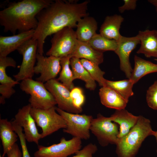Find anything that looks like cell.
Returning a JSON list of instances; mask_svg holds the SVG:
<instances>
[{"label": "cell", "mask_w": 157, "mask_h": 157, "mask_svg": "<svg viewBox=\"0 0 157 157\" xmlns=\"http://www.w3.org/2000/svg\"><path fill=\"white\" fill-rule=\"evenodd\" d=\"M89 2L56 0L41 10L36 16L38 24L32 38L38 42L37 53L43 55L47 37L65 27H76L79 20L88 16Z\"/></svg>", "instance_id": "cell-1"}, {"label": "cell", "mask_w": 157, "mask_h": 157, "mask_svg": "<svg viewBox=\"0 0 157 157\" xmlns=\"http://www.w3.org/2000/svg\"><path fill=\"white\" fill-rule=\"evenodd\" d=\"M50 0H22L10 2L0 11V24L5 32L15 35L35 29L38 24L36 16L52 2Z\"/></svg>", "instance_id": "cell-2"}, {"label": "cell", "mask_w": 157, "mask_h": 157, "mask_svg": "<svg viewBox=\"0 0 157 157\" xmlns=\"http://www.w3.org/2000/svg\"><path fill=\"white\" fill-rule=\"evenodd\" d=\"M149 119L139 116L135 124L124 136L118 139L116 152L118 157H135L143 141L148 136L153 135Z\"/></svg>", "instance_id": "cell-3"}, {"label": "cell", "mask_w": 157, "mask_h": 157, "mask_svg": "<svg viewBox=\"0 0 157 157\" xmlns=\"http://www.w3.org/2000/svg\"><path fill=\"white\" fill-rule=\"evenodd\" d=\"M19 86L22 90L30 95L28 101L31 108L47 109L57 104L53 96L42 82L27 79L21 81Z\"/></svg>", "instance_id": "cell-4"}, {"label": "cell", "mask_w": 157, "mask_h": 157, "mask_svg": "<svg viewBox=\"0 0 157 157\" xmlns=\"http://www.w3.org/2000/svg\"><path fill=\"white\" fill-rule=\"evenodd\" d=\"M56 107L55 106L47 109L31 108V116L37 126L42 129V138L66 127L65 120L57 112Z\"/></svg>", "instance_id": "cell-5"}, {"label": "cell", "mask_w": 157, "mask_h": 157, "mask_svg": "<svg viewBox=\"0 0 157 157\" xmlns=\"http://www.w3.org/2000/svg\"><path fill=\"white\" fill-rule=\"evenodd\" d=\"M78 41L73 28L65 27L53 34L51 40V46L46 54L60 58L70 56L74 50Z\"/></svg>", "instance_id": "cell-6"}, {"label": "cell", "mask_w": 157, "mask_h": 157, "mask_svg": "<svg viewBox=\"0 0 157 157\" xmlns=\"http://www.w3.org/2000/svg\"><path fill=\"white\" fill-rule=\"evenodd\" d=\"M56 110L66 122L67 126L63 129L64 132L81 140L89 139L91 124L93 118L92 115L69 113L56 107Z\"/></svg>", "instance_id": "cell-7"}, {"label": "cell", "mask_w": 157, "mask_h": 157, "mask_svg": "<svg viewBox=\"0 0 157 157\" xmlns=\"http://www.w3.org/2000/svg\"><path fill=\"white\" fill-rule=\"evenodd\" d=\"M109 117L98 114L92 119L90 131L96 137L99 144L105 147L109 144H116L118 140L119 126Z\"/></svg>", "instance_id": "cell-8"}, {"label": "cell", "mask_w": 157, "mask_h": 157, "mask_svg": "<svg viewBox=\"0 0 157 157\" xmlns=\"http://www.w3.org/2000/svg\"><path fill=\"white\" fill-rule=\"evenodd\" d=\"M38 42L32 38L21 45L17 49L22 56V60L19 72L13 76L19 82L32 78L34 75V69L36 60Z\"/></svg>", "instance_id": "cell-9"}, {"label": "cell", "mask_w": 157, "mask_h": 157, "mask_svg": "<svg viewBox=\"0 0 157 157\" xmlns=\"http://www.w3.org/2000/svg\"><path fill=\"white\" fill-rule=\"evenodd\" d=\"M81 140L73 137L69 140L62 138L59 143L49 146L38 145L34 157H68L81 149Z\"/></svg>", "instance_id": "cell-10"}, {"label": "cell", "mask_w": 157, "mask_h": 157, "mask_svg": "<svg viewBox=\"0 0 157 157\" xmlns=\"http://www.w3.org/2000/svg\"><path fill=\"white\" fill-rule=\"evenodd\" d=\"M46 88L55 99L58 108L69 113L79 114L82 111L74 106L70 96V90L56 78L44 83Z\"/></svg>", "instance_id": "cell-11"}, {"label": "cell", "mask_w": 157, "mask_h": 157, "mask_svg": "<svg viewBox=\"0 0 157 157\" xmlns=\"http://www.w3.org/2000/svg\"><path fill=\"white\" fill-rule=\"evenodd\" d=\"M36 61L34 74L40 75L36 80L44 83L55 78L61 71L60 58L52 56L45 57L37 53Z\"/></svg>", "instance_id": "cell-12"}, {"label": "cell", "mask_w": 157, "mask_h": 157, "mask_svg": "<svg viewBox=\"0 0 157 157\" xmlns=\"http://www.w3.org/2000/svg\"><path fill=\"white\" fill-rule=\"evenodd\" d=\"M30 104L19 108L14 119L15 122L23 129L26 140L28 142H34L38 145L42 139L41 133H39L35 122L31 116Z\"/></svg>", "instance_id": "cell-13"}, {"label": "cell", "mask_w": 157, "mask_h": 157, "mask_svg": "<svg viewBox=\"0 0 157 157\" xmlns=\"http://www.w3.org/2000/svg\"><path fill=\"white\" fill-rule=\"evenodd\" d=\"M117 41V47L114 51L119 57L120 69L129 79L133 69L129 61V56L132 51L140 43L136 36L127 37L121 36Z\"/></svg>", "instance_id": "cell-14"}, {"label": "cell", "mask_w": 157, "mask_h": 157, "mask_svg": "<svg viewBox=\"0 0 157 157\" xmlns=\"http://www.w3.org/2000/svg\"><path fill=\"white\" fill-rule=\"evenodd\" d=\"M35 29L19 33L10 36H0V56H7L17 49L24 43L32 38Z\"/></svg>", "instance_id": "cell-15"}, {"label": "cell", "mask_w": 157, "mask_h": 157, "mask_svg": "<svg viewBox=\"0 0 157 157\" xmlns=\"http://www.w3.org/2000/svg\"><path fill=\"white\" fill-rule=\"evenodd\" d=\"M136 36L140 44L137 53L143 54L147 58H157V31H139Z\"/></svg>", "instance_id": "cell-16"}, {"label": "cell", "mask_w": 157, "mask_h": 157, "mask_svg": "<svg viewBox=\"0 0 157 157\" xmlns=\"http://www.w3.org/2000/svg\"><path fill=\"white\" fill-rule=\"evenodd\" d=\"M109 119L119 125L118 139L126 135L135 124L139 118L129 112L125 109L116 110L110 117Z\"/></svg>", "instance_id": "cell-17"}, {"label": "cell", "mask_w": 157, "mask_h": 157, "mask_svg": "<svg viewBox=\"0 0 157 157\" xmlns=\"http://www.w3.org/2000/svg\"><path fill=\"white\" fill-rule=\"evenodd\" d=\"M99 95L102 104L109 108L116 110L125 109L128 103L117 92L106 86L100 89Z\"/></svg>", "instance_id": "cell-18"}, {"label": "cell", "mask_w": 157, "mask_h": 157, "mask_svg": "<svg viewBox=\"0 0 157 157\" xmlns=\"http://www.w3.org/2000/svg\"><path fill=\"white\" fill-rule=\"evenodd\" d=\"M124 20L123 17L117 14L106 16L100 27L99 34L108 39L117 41L122 36L119 29Z\"/></svg>", "instance_id": "cell-19"}, {"label": "cell", "mask_w": 157, "mask_h": 157, "mask_svg": "<svg viewBox=\"0 0 157 157\" xmlns=\"http://www.w3.org/2000/svg\"><path fill=\"white\" fill-rule=\"evenodd\" d=\"M76 27L75 31L77 40L87 42L97 34L98 24L94 17L88 16L79 20Z\"/></svg>", "instance_id": "cell-20"}, {"label": "cell", "mask_w": 157, "mask_h": 157, "mask_svg": "<svg viewBox=\"0 0 157 157\" xmlns=\"http://www.w3.org/2000/svg\"><path fill=\"white\" fill-rule=\"evenodd\" d=\"M18 137L14 131L11 121L6 118L0 119V138L3 147L4 157L17 140Z\"/></svg>", "instance_id": "cell-21"}, {"label": "cell", "mask_w": 157, "mask_h": 157, "mask_svg": "<svg viewBox=\"0 0 157 157\" xmlns=\"http://www.w3.org/2000/svg\"><path fill=\"white\" fill-rule=\"evenodd\" d=\"M70 56L71 58L85 59L99 65L103 63L104 59L103 53L95 50L87 42L78 40L74 50Z\"/></svg>", "instance_id": "cell-22"}, {"label": "cell", "mask_w": 157, "mask_h": 157, "mask_svg": "<svg viewBox=\"0 0 157 157\" xmlns=\"http://www.w3.org/2000/svg\"><path fill=\"white\" fill-rule=\"evenodd\" d=\"M70 66L74 80L81 79L85 82L86 88L91 90H95L96 87L95 81L82 65L80 59L74 57L71 58Z\"/></svg>", "instance_id": "cell-23"}, {"label": "cell", "mask_w": 157, "mask_h": 157, "mask_svg": "<svg viewBox=\"0 0 157 157\" xmlns=\"http://www.w3.org/2000/svg\"><path fill=\"white\" fill-rule=\"evenodd\" d=\"M134 67L129 79L135 84L145 75L157 72V64L145 60L136 55L134 56Z\"/></svg>", "instance_id": "cell-24"}, {"label": "cell", "mask_w": 157, "mask_h": 157, "mask_svg": "<svg viewBox=\"0 0 157 157\" xmlns=\"http://www.w3.org/2000/svg\"><path fill=\"white\" fill-rule=\"evenodd\" d=\"M134 84L130 79L116 81L106 79L105 81V86L115 90L128 102L129 98L134 94L132 88Z\"/></svg>", "instance_id": "cell-25"}, {"label": "cell", "mask_w": 157, "mask_h": 157, "mask_svg": "<svg viewBox=\"0 0 157 157\" xmlns=\"http://www.w3.org/2000/svg\"><path fill=\"white\" fill-rule=\"evenodd\" d=\"M16 63L12 58L0 56V83L1 85L13 88L19 82L13 79L7 75L6 72L7 67H11L15 68Z\"/></svg>", "instance_id": "cell-26"}, {"label": "cell", "mask_w": 157, "mask_h": 157, "mask_svg": "<svg viewBox=\"0 0 157 157\" xmlns=\"http://www.w3.org/2000/svg\"><path fill=\"white\" fill-rule=\"evenodd\" d=\"M87 43L95 50L102 53L109 51H115L117 44V41L108 39L97 33Z\"/></svg>", "instance_id": "cell-27"}, {"label": "cell", "mask_w": 157, "mask_h": 157, "mask_svg": "<svg viewBox=\"0 0 157 157\" xmlns=\"http://www.w3.org/2000/svg\"><path fill=\"white\" fill-rule=\"evenodd\" d=\"M71 58L69 56L60 58L61 69L57 79L70 90L74 87L73 74L70 67Z\"/></svg>", "instance_id": "cell-28"}, {"label": "cell", "mask_w": 157, "mask_h": 157, "mask_svg": "<svg viewBox=\"0 0 157 157\" xmlns=\"http://www.w3.org/2000/svg\"><path fill=\"white\" fill-rule=\"evenodd\" d=\"M81 62L91 76L97 81L101 87L105 86L106 80L104 77L105 72L102 71L99 65L91 61L85 59H80Z\"/></svg>", "instance_id": "cell-29"}, {"label": "cell", "mask_w": 157, "mask_h": 157, "mask_svg": "<svg viewBox=\"0 0 157 157\" xmlns=\"http://www.w3.org/2000/svg\"><path fill=\"white\" fill-rule=\"evenodd\" d=\"M14 131L17 134L20 140L22 150V157H31L28 152L26 144V139L23 129L17 124L13 119L11 121Z\"/></svg>", "instance_id": "cell-30"}, {"label": "cell", "mask_w": 157, "mask_h": 157, "mask_svg": "<svg viewBox=\"0 0 157 157\" xmlns=\"http://www.w3.org/2000/svg\"><path fill=\"white\" fill-rule=\"evenodd\" d=\"M70 96L74 107L82 111V106L85 100L82 89L79 87H74L70 90Z\"/></svg>", "instance_id": "cell-31"}, {"label": "cell", "mask_w": 157, "mask_h": 157, "mask_svg": "<svg viewBox=\"0 0 157 157\" xmlns=\"http://www.w3.org/2000/svg\"><path fill=\"white\" fill-rule=\"evenodd\" d=\"M146 99L149 106L157 110V81L148 88L147 92Z\"/></svg>", "instance_id": "cell-32"}, {"label": "cell", "mask_w": 157, "mask_h": 157, "mask_svg": "<svg viewBox=\"0 0 157 157\" xmlns=\"http://www.w3.org/2000/svg\"><path fill=\"white\" fill-rule=\"evenodd\" d=\"M97 150V147L95 144L90 143L78 151L72 157H93V155Z\"/></svg>", "instance_id": "cell-33"}, {"label": "cell", "mask_w": 157, "mask_h": 157, "mask_svg": "<svg viewBox=\"0 0 157 157\" xmlns=\"http://www.w3.org/2000/svg\"><path fill=\"white\" fill-rule=\"evenodd\" d=\"M124 4L119 7L118 10L121 13H123L126 10H134L136 7V0H124Z\"/></svg>", "instance_id": "cell-34"}, {"label": "cell", "mask_w": 157, "mask_h": 157, "mask_svg": "<svg viewBox=\"0 0 157 157\" xmlns=\"http://www.w3.org/2000/svg\"><path fill=\"white\" fill-rule=\"evenodd\" d=\"M6 154L8 157H22V152L18 145L16 143L13 146Z\"/></svg>", "instance_id": "cell-35"}, {"label": "cell", "mask_w": 157, "mask_h": 157, "mask_svg": "<svg viewBox=\"0 0 157 157\" xmlns=\"http://www.w3.org/2000/svg\"><path fill=\"white\" fill-rule=\"evenodd\" d=\"M148 1L155 7L157 13V0H150Z\"/></svg>", "instance_id": "cell-36"}, {"label": "cell", "mask_w": 157, "mask_h": 157, "mask_svg": "<svg viewBox=\"0 0 157 157\" xmlns=\"http://www.w3.org/2000/svg\"><path fill=\"white\" fill-rule=\"evenodd\" d=\"M152 135H153L154 136H155L156 139L157 143V131H154ZM156 151L157 153V149H156Z\"/></svg>", "instance_id": "cell-37"}, {"label": "cell", "mask_w": 157, "mask_h": 157, "mask_svg": "<svg viewBox=\"0 0 157 157\" xmlns=\"http://www.w3.org/2000/svg\"><path fill=\"white\" fill-rule=\"evenodd\" d=\"M0 157H3L1 155V154H0Z\"/></svg>", "instance_id": "cell-38"}, {"label": "cell", "mask_w": 157, "mask_h": 157, "mask_svg": "<svg viewBox=\"0 0 157 157\" xmlns=\"http://www.w3.org/2000/svg\"></svg>", "instance_id": "cell-39"}]
</instances>
